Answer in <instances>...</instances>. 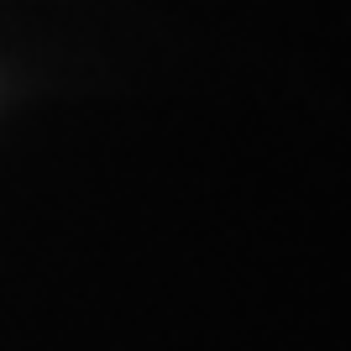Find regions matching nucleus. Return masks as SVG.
Masks as SVG:
<instances>
[]
</instances>
